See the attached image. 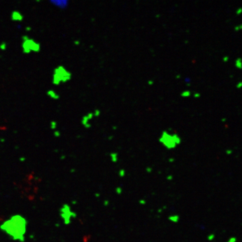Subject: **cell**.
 <instances>
[{"instance_id":"9c48e42d","label":"cell","mask_w":242,"mask_h":242,"mask_svg":"<svg viewBox=\"0 0 242 242\" xmlns=\"http://www.w3.org/2000/svg\"><path fill=\"white\" fill-rule=\"evenodd\" d=\"M47 96H48L49 98H51V99H53V100H59V99L60 98L59 95H58L56 93V91L53 90V89H49V90L47 91Z\"/></svg>"},{"instance_id":"52a82bcc","label":"cell","mask_w":242,"mask_h":242,"mask_svg":"<svg viewBox=\"0 0 242 242\" xmlns=\"http://www.w3.org/2000/svg\"><path fill=\"white\" fill-rule=\"evenodd\" d=\"M51 3L54 5V6L58 7V8L64 9H66L69 6V2L67 0H59V1H51Z\"/></svg>"},{"instance_id":"9a60e30c","label":"cell","mask_w":242,"mask_h":242,"mask_svg":"<svg viewBox=\"0 0 242 242\" xmlns=\"http://www.w3.org/2000/svg\"><path fill=\"white\" fill-rule=\"evenodd\" d=\"M184 83L188 85V84H190V83H191V79H190V77H184Z\"/></svg>"},{"instance_id":"5bb4252c","label":"cell","mask_w":242,"mask_h":242,"mask_svg":"<svg viewBox=\"0 0 242 242\" xmlns=\"http://www.w3.org/2000/svg\"><path fill=\"white\" fill-rule=\"evenodd\" d=\"M50 127H51V129H53V130H55V129H56L57 127V122L54 121H51V123H50Z\"/></svg>"},{"instance_id":"603a6c76","label":"cell","mask_w":242,"mask_h":242,"mask_svg":"<svg viewBox=\"0 0 242 242\" xmlns=\"http://www.w3.org/2000/svg\"><path fill=\"white\" fill-rule=\"evenodd\" d=\"M79 44V42H75V45H78Z\"/></svg>"},{"instance_id":"7402d4cb","label":"cell","mask_w":242,"mask_h":242,"mask_svg":"<svg viewBox=\"0 0 242 242\" xmlns=\"http://www.w3.org/2000/svg\"><path fill=\"white\" fill-rule=\"evenodd\" d=\"M30 30H31V28H30V26H28V27L26 28V30H28V31H30Z\"/></svg>"},{"instance_id":"4fadbf2b","label":"cell","mask_w":242,"mask_h":242,"mask_svg":"<svg viewBox=\"0 0 242 242\" xmlns=\"http://www.w3.org/2000/svg\"><path fill=\"white\" fill-rule=\"evenodd\" d=\"M7 49V43L5 42H2L0 44V50L5 51Z\"/></svg>"},{"instance_id":"ba28073f","label":"cell","mask_w":242,"mask_h":242,"mask_svg":"<svg viewBox=\"0 0 242 242\" xmlns=\"http://www.w3.org/2000/svg\"><path fill=\"white\" fill-rule=\"evenodd\" d=\"M24 19V16L18 10H14L11 14V20L14 22H22Z\"/></svg>"},{"instance_id":"44dd1931","label":"cell","mask_w":242,"mask_h":242,"mask_svg":"<svg viewBox=\"0 0 242 242\" xmlns=\"http://www.w3.org/2000/svg\"><path fill=\"white\" fill-rule=\"evenodd\" d=\"M120 172H121V173H119V175H121V174H123V175H122V176L123 177L124 176H125V171H124L123 169H122V170L120 171Z\"/></svg>"},{"instance_id":"2e32d148","label":"cell","mask_w":242,"mask_h":242,"mask_svg":"<svg viewBox=\"0 0 242 242\" xmlns=\"http://www.w3.org/2000/svg\"><path fill=\"white\" fill-rule=\"evenodd\" d=\"M237 239L235 237H231L227 239V242H237Z\"/></svg>"},{"instance_id":"3957f363","label":"cell","mask_w":242,"mask_h":242,"mask_svg":"<svg viewBox=\"0 0 242 242\" xmlns=\"http://www.w3.org/2000/svg\"><path fill=\"white\" fill-rule=\"evenodd\" d=\"M71 73L63 65H59L53 71L52 82L55 85H59L62 83H66L71 80Z\"/></svg>"},{"instance_id":"ffe728a7","label":"cell","mask_w":242,"mask_h":242,"mask_svg":"<svg viewBox=\"0 0 242 242\" xmlns=\"http://www.w3.org/2000/svg\"><path fill=\"white\" fill-rule=\"evenodd\" d=\"M54 135L55 137H59L60 136V132L58 131H55L54 132Z\"/></svg>"},{"instance_id":"ac0fdd59","label":"cell","mask_w":242,"mask_h":242,"mask_svg":"<svg viewBox=\"0 0 242 242\" xmlns=\"http://www.w3.org/2000/svg\"><path fill=\"white\" fill-rule=\"evenodd\" d=\"M215 235H214V234H210L207 238H208L209 241H213V240L215 239Z\"/></svg>"},{"instance_id":"6da1fadb","label":"cell","mask_w":242,"mask_h":242,"mask_svg":"<svg viewBox=\"0 0 242 242\" xmlns=\"http://www.w3.org/2000/svg\"><path fill=\"white\" fill-rule=\"evenodd\" d=\"M0 229L15 241L22 242L25 239L27 221L20 215H15L0 225Z\"/></svg>"},{"instance_id":"7a4b0ae2","label":"cell","mask_w":242,"mask_h":242,"mask_svg":"<svg viewBox=\"0 0 242 242\" xmlns=\"http://www.w3.org/2000/svg\"><path fill=\"white\" fill-rule=\"evenodd\" d=\"M159 141L167 149H174L182 142L180 137L178 134L164 131L161 133Z\"/></svg>"},{"instance_id":"30bf717a","label":"cell","mask_w":242,"mask_h":242,"mask_svg":"<svg viewBox=\"0 0 242 242\" xmlns=\"http://www.w3.org/2000/svg\"><path fill=\"white\" fill-rule=\"evenodd\" d=\"M168 219L169 221L174 223H178L179 221V220H180V217H179V215H171V216H169L168 217Z\"/></svg>"},{"instance_id":"8fae6325","label":"cell","mask_w":242,"mask_h":242,"mask_svg":"<svg viewBox=\"0 0 242 242\" xmlns=\"http://www.w3.org/2000/svg\"><path fill=\"white\" fill-rule=\"evenodd\" d=\"M110 158H111V160L112 162H117V160H118V154L117 153H110Z\"/></svg>"},{"instance_id":"d6986e66","label":"cell","mask_w":242,"mask_h":242,"mask_svg":"<svg viewBox=\"0 0 242 242\" xmlns=\"http://www.w3.org/2000/svg\"><path fill=\"white\" fill-rule=\"evenodd\" d=\"M29 39V37H28V35H23L22 37V41H25L26 40H28Z\"/></svg>"},{"instance_id":"e0dca14e","label":"cell","mask_w":242,"mask_h":242,"mask_svg":"<svg viewBox=\"0 0 242 242\" xmlns=\"http://www.w3.org/2000/svg\"><path fill=\"white\" fill-rule=\"evenodd\" d=\"M93 114H94V117H98V116H100V111L99 110H95L94 112H93Z\"/></svg>"},{"instance_id":"5b68a950","label":"cell","mask_w":242,"mask_h":242,"mask_svg":"<svg viewBox=\"0 0 242 242\" xmlns=\"http://www.w3.org/2000/svg\"><path fill=\"white\" fill-rule=\"evenodd\" d=\"M61 216L64 221L65 224H69L71 220L76 217V214L71 210V208L68 205H65L61 209Z\"/></svg>"},{"instance_id":"8992f818","label":"cell","mask_w":242,"mask_h":242,"mask_svg":"<svg viewBox=\"0 0 242 242\" xmlns=\"http://www.w3.org/2000/svg\"><path fill=\"white\" fill-rule=\"evenodd\" d=\"M93 117H94L93 112H89V113L86 114V115L83 116L82 119H81V124H82V125L85 128H90L91 124L89 123V121L92 119Z\"/></svg>"},{"instance_id":"277c9868","label":"cell","mask_w":242,"mask_h":242,"mask_svg":"<svg viewBox=\"0 0 242 242\" xmlns=\"http://www.w3.org/2000/svg\"><path fill=\"white\" fill-rule=\"evenodd\" d=\"M22 52L24 54H30L31 52L39 53L41 49V44L32 39H28L25 41H22Z\"/></svg>"},{"instance_id":"7c38bea8","label":"cell","mask_w":242,"mask_h":242,"mask_svg":"<svg viewBox=\"0 0 242 242\" xmlns=\"http://www.w3.org/2000/svg\"><path fill=\"white\" fill-rule=\"evenodd\" d=\"M190 94H191V93H190V91L186 90L182 91V94H181V96H182V97H184V98H188V97L190 96Z\"/></svg>"}]
</instances>
